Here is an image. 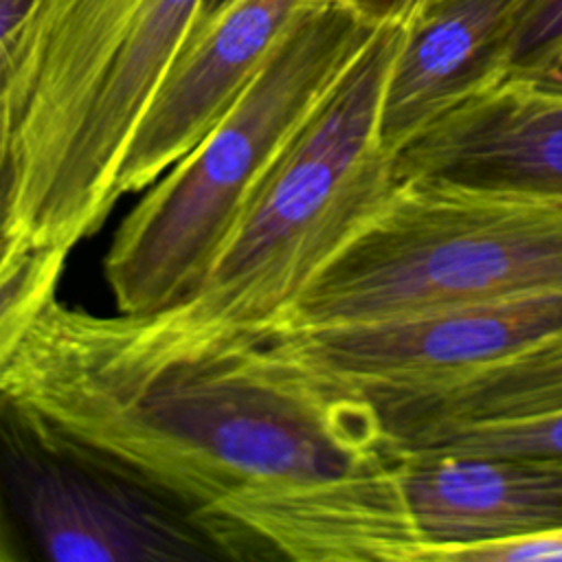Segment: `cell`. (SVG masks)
<instances>
[{
    "mask_svg": "<svg viewBox=\"0 0 562 562\" xmlns=\"http://www.w3.org/2000/svg\"><path fill=\"white\" fill-rule=\"evenodd\" d=\"M40 428L191 514L226 560L411 562L375 413L257 334L48 301L0 371Z\"/></svg>",
    "mask_w": 562,
    "mask_h": 562,
    "instance_id": "6da1fadb",
    "label": "cell"
},
{
    "mask_svg": "<svg viewBox=\"0 0 562 562\" xmlns=\"http://www.w3.org/2000/svg\"><path fill=\"white\" fill-rule=\"evenodd\" d=\"M204 0H35L7 92L15 235L72 250L119 202L116 173Z\"/></svg>",
    "mask_w": 562,
    "mask_h": 562,
    "instance_id": "7a4b0ae2",
    "label": "cell"
},
{
    "mask_svg": "<svg viewBox=\"0 0 562 562\" xmlns=\"http://www.w3.org/2000/svg\"><path fill=\"white\" fill-rule=\"evenodd\" d=\"M380 24L310 0L220 121L119 224L103 257L116 312L178 305L209 272L250 195Z\"/></svg>",
    "mask_w": 562,
    "mask_h": 562,
    "instance_id": "3957f363",
    "label": "cell"
},
{
    "mask_svg": "<svg viewBox=\"0 0 562 562\" xmlns=\"http://www.w3.org/2000/svg\"><path fill=\"white\" fill-rule=\"evenodd\" d=\"M402 24H380L268 169L169 327L248 334L277 323L395 187L380 112Z\"/></svg>",
    "mask_w": 562,
    "mask_h": 562,
    "instance_id": "277c9868",
    "label": "cell"
},
{
    "mask_svg": "<svg viewBox=\"0 0 562 562\" xmlns=\"http://www.w3.org/2000/svg\"><path fill=\"white\" fill-rule=\"evenodd\" d=\"M562 290V193L415 176L272 325L380 321L470 301Z\"/></svg>",
    "mask_w": 562,
    "mask_h": 562,
    "instance_id": "5b68a950",
    "label": "cell"
},
{
    "mask_svg": "<svg viewBox=\"0 0 562 562\" xmlns=\"http://www.w3.org/2000/svg\"><path fill=\"white\" fill-rule=\"evenodd\" d=\"M0 492L42 558L226 560L180 505L53 437L0 397Z\"/></svg>",
    "mask_w": 562,
    "mask_h": 562,
    "instance_id": "8992f818",
    "label": "cell"
},
{
    "mask_svg": "<svg viewBox=\"0 0 562 562\" xmlns=\"http://www.w3.org/2000/svg\"><path fill=\"white\" fill-rule=\"evenodd\" d=\"M248 334L266 338L323 384L360 393L470 371L562 338V290L367 323Z\"/></svg>",
    "mask_w": 562,
    "mask_h": 562,
    "instance_id": "52a82bcc",
    "label": "cell"
},
{
    "mask_svg": "<svg viewBox=\"0 0 562 562\" xmlns=\"http://www.w3.org/2000/svg\"><path fill=\"white\" fill-rule=\"evenodd\" d=\"M310 0H231L198 24L138 121L116 195L143 191L228 110Z\"/></svg>",
    "mask_w": 562,
    "mask_h": 562,
    "instance_id": "ba28073f",
    "label": "cell"
},
{
    "mask_svg": "<svg viewBox=\"0 0 562 562\" xmlns=\"http://www.w3.org/2000/svg\"><path fill=\"white\" fill-rule=\"evenodd\" d=\"M395 182L443 176L562 193V88L505 77L461 101L393 160Z\"/></svg>",
    "mask_w": 562,
    "mask_h": 562,
    "instance_id": "9c48e42d",
    "label": "cell"
},
{
    "mask_svg": "<svg viewBox=\"0 0 562 562\" xmlns=\"http://www.w3.org/2000/svg\"><path fill=\"white\" fill-rule=\"evenodd\" d=\"M527 0H435L402 24L380 112V147L395 160L435 119L498 83Z\"/></svg>",
    "mask_w": 562,
    "mask_h": 562,
    "instance_id": "30bf717a",
    "label": "cell"
},
{
    "mask_svg": "<svg viewBox=\"0 0 562 562\" xmlns=\"http://www.w3.org/2000/svg\"><path fill=\"white\" fill-rule=\"evenodd\" d=\"M397 459L426 549L562 527V457L411 452Z\"/></svg>",
    "mask_w": 562,
    "mask_h": 562,
    "instance_id": "8fae6325",
    "label": "cell"
},
{
    "mask_svg": "<svg viewBox=\"0 0 562 562\" xmlns=\"http://www.w3.org/2000/svg\"><path fill=\"white\" fill-rule=\"evenodd\" d=\"M378 417L395 454L404 441L448 426L562 411V338L470 371L349 393Z\"/></svg>",
    "mask_w": 562,
    "mask_h": 562,
    "instance_id": "7c38bea8",
    "label": "cell"
},
{
    "mask_svg": "<svg viewBox=\"0 0 562 562\" xmlns=\"http://www.w3.org/2000/svg\"><path fill=\"white\" fill-rule=\"evenodd\" d=\"M68 252L18 235L0 263V371L37 312L57 296Z\"/></svg>",
    "mask_w": 562,
    "mask_h": 562,
    "instance_id": "4fadbf2b",
    "label": "cell"
},
{
    "mask_svg": "<svg viewBox=\"0 0 562 562\" xmlns=\"http://www.w3.org/2000/svg\"><path fill=\"white\" fill-rule=\"evenodd\" d=\"M507 454L562 457V411L503 422H476L437 428L395 448V454Z\"/></svg>",
    "mask_w": 562,
    "mask_h": 562,
    "instance_id": "5bb4252c",
    "label": "cell"
},
{
    "mask_svg": "<svg viewBox=\"0 0 562 562\" xmlns=\"http://www.w3.org/2000/svg\"><path fill=\"white\" fill-rule=\"evenodd\" d=\"M560 55L562 0H527L514 26L505 77L536 79L544 75Z\"/></svg>",
    "mask_w": 562,
    "mask_h": 562,
    "instance_id": "9a60e30c",
    "label": "cell"
},
{
    "mask_svg": "<svg viewBox=\"0 0 562 562\" xmlns=\"http://www.w3.org/2000/svg\"><path fill=\"white\" fill-rule=\"evenodd\" d=\"M562 560V527L463 547L426 549L422 562H542Z\"/></svg>",
    "mask_w": 562,
    "mask_h": 562,
    "instance_id": "2e32d148",
    "label": "cell"
},
{
    "mask_svg": "<svg viewBox=\"0 0 562 562\" xmlns=\"http://www.w3.org/2000/svg\"><path fill=\"white\" fill-rule=\"evenodd\" d=\"M33 4L35 0H0V103L2 105L7 101L9 83L13 77L20 37L33 11Z\"/></svg>",
    "mask_w": 562,
    "mask_h": 562,
    "instance_id": "e0dca14e",
    "label": "cell"
},
{
    "mask_svg": "<svg viewBox=\"0 0 562 562\" xmlns=\"http://www.w3.org/2000/svg\"><path fill=\"white\" fill-rule=\"evenodd\" d=\"M20 191L18 151L7 116V108L0 103V233H15V206Z\"/></svg>",
    "mask_w": 562,
    "mask_h": 562,
    "instance_id": "ac0fdd59",
    "label": "cell"
},
{
    "mask_svg": "<svg viewBox=\"0 0 562 562\" xmlns=\"http://www.w3.org/2000/svg\"><path fill=\"white\" fill-rule=\"evenodd\" d=\"M373 24H406L435 0H334Z\"/></svg>",
    "mask_w": 562,
    "mask_h": 562,
    "instance_id": "d6986e66",
    "label": "cell"
},
{
    "mask_svg": "<svg viewBox=\"0 0 562 562\" xmlns=\"http://www.w3.org/2000/svg\"><path fill=\"white\" fill-rule=\"evenodd\" d=\"M533 81H542V83H549V86H555V88H562V55L555 59V64L540 77H536Z\"/></svg>",
    "mask_w": 562,
    "mask_h": 562,
    "instance_id": "ffe728a7",
    "label": "cell"
},
{
    "mask_svg": "<svg viewBox=\"0 0 562 562\" xmlns=\"http://www.w3.org/2000/svg\"><path fill=\"white\" fill-rule=\"evenodd\" d=\"M18 235L15 233H0V263L4 261V257L9 255V250L13 248Z\"/></svg>",
    "mask_w": 562,
    "mask_h": 562,
    "instance_id": "44dd1931",
    "label": "cell"
},
{
    "mask_svg": "<svg viewBox=\"0 0 562 562\" xmlns=\"http://www.w3.org/2000/svg\"><path fill=\"white\" fill-rule=\"evenodd\" d=\"M231 0H204V9H202V20H206L209 15H213L215 11H220L222 7H226ZM200 20V22H202Z\"/></svg>",
    "mask_w": 562,
    "mask_h": 562,
    "instance_id": "7402d4cb",
    "label": "cell"
},
{
    "mask_svg": "<svg viewBox=\"0 0 562 562\" xmlns=\"http://www.w3.org/2000/svg\"><path fill=\"white\" fill-rule=\"evenodd\" d=\"M13 558V553L7 549V542L2 540V533H0V562H4V560H11Z\"/></svg>",
    "mask_w": 562,
    "mask_h": 562,
    "instance_id": "603a6c76",
    "label": "cell"
}]
</instances>
